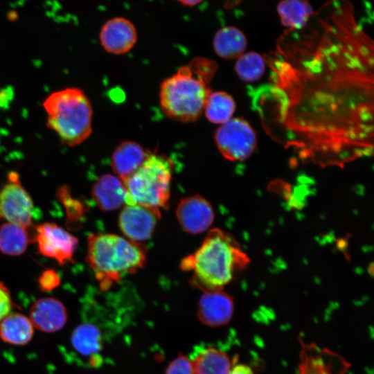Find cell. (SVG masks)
I'll return each mask as SVG.
<instances>
[{"label": "cell", "instance_id": "1", "mask_svg": "<svg viewBox=\"0 0 374 374\" xmlns=\"http://www.w3.org/2000/svg\"><path fill=\"white\" fill-rule=\"evenodd\" d=\"M313 26L288 30L265 61L255 99L264 127L302 154L342 161L372 154L373 41L349 1L325 3Z\"/></svg>", "mask_w": 374, "mask_h": 374}, {"label": "cell", "instance_id": "2", "mask_svg": "<svg viewBox=\"0 0 374 374\" xmlns=\"http://www.w3.org/2000/svg\"><path fill=\"white\" fill-rule=\"evenodd\" d=\"M250 262L236 239L220 229H211L201 246L185 257L180 268L193 274L191 284L203 292L222 290Z\"/></svg>", "mask_w": 374, "mask_h": 374}, {"label": "cell", "instance_id": "3", "mask_svg": "<svg viewBox=\"0 0 374 374\" xmlns=\"http://www.w3.org/2000/svg\"><path fill=\"white\" fill-rule=\"evenodd\" d=\"M215 71L206 60L195 57L166 78L160 86L159 103L163 114L182 123L196 121L204 112L211 93L209 82Z\"/></svg>", "mask_w": 374, "mask_h": 374}, {"label": "cell", "instance_id": "4", "mask_svg": "<svg viewBox=\"0 0 374 374\" xmlns=\"http://www.w3.org/2000/svg\"><path fill=\"white\" fill-rule=\"evenodd\" d=\"M146 259L145 247L126 238L112 233L88 237L86 260L102 290L141 269Z\"/></svg>", "mask_w": 374, "mask_h": 374}, {"label": "cell", "instance_id": "5", "mask_svg": "<svg viewBox=\"0 0 374 374\" xmlns=\"http://www.w3.org/2000/svg\"><path fill=\"white\" fill-rule=\"evenodd\" d=\"M46 126L69 147L84 142L92 132L93 109L85 93L68 87L48 94L42 103Z\"/></svg>", "mask_w": 374, "mask_h": 374}, {"label": "cell", "instance_id": "6", "mask_svg": "<svg viewBox=\"0 0 374 374\" xmlns=\"http://www.w3.org/2000/svg\"><path fill=\"white\" fill-rule=\"evenodd\" d=\"M173 172L171 160L165 155L150 152L132 175L123 181L125 204L139 205L157 210L166 208L170 195Z\"/></svg>", "mask_w": 374, "mask_h": 374}, {"label": "cell", "instance_id": "7", "mask_svg": "<svg viewBox=\"0 0 374 374\" xmlns=\"http://www.w3.org/2000/svg\"><path fill=\"white\" fill-rule=\"evenodd\" d=\"M220 154L227 160L244 161L256 149L257 136L251 125L242 118H232L220 125L214 134Z\"/></svg>", "mask_w": 374, "mask_h": 374}, {"label": "cell", "instance_id": "8", "mask_svg": "<svg viewBox=\"0 0 374 374\" xmlns=\"http://www.w3.org/2000/svg\"><path fill=\"white\" fill-rule=\"evenodd\" d=\"M33 211V199L22 186L19 174L10 172L7 182L0 191V221L6 220L28 229L32 225Z\"/></svg>", "mask_w": 374, "mask_h": 374}, {"label": "cell", "instance_id": "9", "mask_svg": "<svg viewBox=\"0 0 374 374\" xmlns=\"http://www.w3.org/2000/svg\"><path fill=\"white\" fill-rule=\"evenodd\" d=\"M35 241L39 252L53 258L60 265L73 262L78 238L55 223L46 222L35 228Z\"/></svg>", "mask_w": 374, "mask_h": 374}, {"label": "cell", "instance_id": "10", "mask_svg": "<svg viewBox=\"0 0 374 374\" xmlns=\"http://www.w3.org/2000/svg\"><path fill=\"white\" fill-rule=\"evenodd\" d=\"M160 217L159 210L125 204L119 215L118 225L127 239L139 243L151 237Z\"/></svg>", "mask_w": 374, "mask_h": 374}, {"label": "cell", "instance_id": "11", "mask_svg": "<svg viewBox=\"0 0 374 374\" xmlns=\"http://www.w3.org/2000/svg\"><path fill=\"white\" fill-rule=\"evenodd\" d=\"M176 217L186 232L198 234L206 231L212 225L215 214L208 200L195 195L180 200L176 209Z\"/></svg>", "mask_w": 374, "mask_h": 374}, {"label": "cell", "instance_id": "12", "mask_svg": "<svg viewBox=\"0 0 374 374\" xmlns=\"http://www.w3.org/2000/svg\"><path fill=\"white\" fill-rule=\"evenodd\" d=\"M105 340L103 330L97 324L83 321L73 330L70 341L75 354L87 361L90 366H97L103 362Z\"/></svg>", "mask_w": 374, "mask_h": 374}, {"label": "cell", "instance_id": "13", "mask_svg": "<svg viewBox=\"0 0 374 374\" xmlns=\"http://www.w3.org/2000/svg\"><path fill=\"white\" fill-rule=\"evenodd\" d=\"M103 48L109 53L121 55L130 51L137 40L134 25L127 19L117 17L107 21L99 34Z\"/></svg>", "mask_w": 374, "mask_h": 374}, {"label": "cell", "instance_id": "14", "mask_svg": "<svg viewBox=\"0 0 374 374\" xmlns=\"http://www.w3.org/2000/svg\"><path fill=\"white\" fill-rule=\"evenodd\" d=\"M233 299L222 290L206 291L197 305L199 321L209 327H219L228 323L233 314Z\"/></svg>", "mask_w": 374, "mask_h": 374}, {"label": "cell", "instance_id": "15", "mask_svg": "<svg viewBox=\"0 0 374 374\" xmlns=\"http://www.w3.org/2000/svg\"><path fill=\"white\" fill-rule=\"evenodd\" d=\"M37 329L54 332L62 329L67 321L64 304L57 299L45 297L37 300L31 306L28 317Z\"/></svg>", "mask_w": 374, "mask_h": 374}, {"label": "cell", "instance_id": "16", "mask_svg": "<svg viewBox=\"0 0 374 374\" xmlns=\"http://www.w3.org/2000/svg\"><path fill=\"white\" fill-rule=\"evenodd\" d=\"M189 359L195 374H229L235 365L226 353L205 344L195 346Z\"/></svg>", "mask_w": 374, "mask_h": 374}, {"label": "cell", "instance_id": "17", "mask_svg": "<svg viewBox=\"0 0 374 374\" xmlns=\"http://www.w3.org/2000/svg\"><path fill=\"white\" fill-rule=\"evenodd\" d=\"M149 153V150L136 142L123 141L112 155V169L117 177L124 181L140 168Z\"/></svg>", "mask_w": 374, "mask_h": 374}, {"label": "cell", "instance_id": "18", "mask_svg": "<svg viewBox=\"0 0 374 374\" xmlns=\"http://www.w3.org/2000/svg\"><path fill=\"white\" fill-rule=\"evenodd\" d=\"M91 195L103 211L116 210L125 204V189L123 181L117 176L107 174L93 184Z\"/></svg>", "mask_w": 374, "mask_h": 374}, {"label": "cell", "instance_id": "19", "mask_svg": "<svg viewBox=\"0 0 374 374\" xmlns=\"http://www.w3.org/2000/svg\"><path fill=\"white\" fill-rule=\"evenodd\" d=\"M247 46L245 35L234 26H225L219 29L213 37L214 51L223 59H238L244 53Z\"/></svg>", "mask_w": 374, "mask_h": 374}, {"label": "cell", "instance_id": "20", "mask_svg": "<svg viewBox=\"0 0 374 374\" xmlns=\"http://www.w3.org/2000/svg\"><path fill=\"white\" fill-rule=\"evenodd\" d=\"M281 24L291 30L304 28L315 14L312 6L305 0H284L276 7Z\"/></svg>", "mask_w": 374, "mask_h": 374}, {"label": "cell", "instance_id": "21", "mask_svg": "<svg viewBox=\"0 0 374 374\" xmlns=\"http://www.w3.org/2000/svg\"><path fill=\"white\" fill-rule=\"evenodd\" d=\"M33 332L30 319L19 312L10 313L0 323V338L8 344L25 345Z\"/></svg>", "mask_w": 374, "mask_h": 374}, {"label": "cell", "instance_id": "22", "mask_svg": "<svg viewBox=\"0 0 374 374\" xmlns=\"http://www.w3.org/2000/svg\"><path fill=\"white\" fill-rule=\"evenodd\" d=\"M28 229L5 222L0 226V252L8 256L21 255L30 242Z\"/></svg>", "mask_w": 374, "mask_h": 374}, {"label": "cell", "instance_id": "23", "mask_svg": "<svg viewBox=\"0 0 374 374\" xmlns=\"http://www.w3.org/2000/svg\"><path fill=\"white\" fill-rule=\"evenodd\" d=\"M235 109V103L233 97L222 91H214L209 94L204 108L207 120L215 124L222 125L232 118Z\"/></svg>", "mask_w": 374, "mask_h": 374}, {"label": "cell", "instance_id": "24", "mask_svg": "<svg viewBox=\"0 0 374 374\" xmlns=\"http://www.w3.org/2000/svg\"><path fill=\"white\" fill-rule=\"evenodd\" d=\"M266 61L260 54L250 51L240 56L235 62V70L244 82L259 80L265 71Z\"/></svg>", "mask_w": 374, "mask_h": 374}, {"label": "cell", "instance_id": "25", "mask_svg": "<svg viewBox=\"0 0 374 374\" xmlns=\"http://www.w3.org/2000/svg\"><path fill=\"white\" fill-rule=\"evenodd\" d=\"M57 197L66 208L67 222L69 225L78 222L84 213L80 201L72 197L69 188L66 185L57 189Z\"/></svg>", "mask_w": 374, "mask_h": 374}, {"label": "cell", "instance_id": "26", "mask_svg": "<svg viewBox=\"0 0 374 374\" xmlns=\"http://www.w3.org/2000/svg\"><path fill=\"white\" fill-rule=\"evenodd\" d=\"M165 374H195V372L189 357L181 354L170 363Z\"/></svg>", "mask_w": 374, "mask_h": 374}, {"label": "cell", "instance_id": "27", "mask_svg": "<svg viewBox=\"0 0 374 374\" xmlns=\"http://www.w3.org/2000/svg\"><path fill=\"white\" fill-rule=\"evenodd\" d=\"M38 283L43 291H51L60 285V280L57 273L53 269H47L42 271Z\"/></svg>", "mask_w": 374, "mask_h": 374}, {"label": "cell", "instance_id": "28", "mask_svg": "<svg viewBox=\"0 0 374 374\" xmlns=\"http://www.w3.org/2000/svg\"><path fill=\"white\" fill-rule=\"evenodd\" d=\"M12 302L10 293L8 287L0 282V323L10 313Z\"/></svg>", "mask_w": 374, "mask_h": 374}, {"label": "cell", "instance_id": "29", "mask_svg": "<svg viewBox=\"0 0 374 374\" xmlns=\"http://www.w3.org/2000/svg\"><path fill=\"white\" fill-rule=\"evenodd\" d=\"M13 97L11 89L6 88L0 90V110L8 106Z\"/></svg>", "mask_w": 374, "mask_h": 374}, {"label": "cell", "instance_id": "30", "mask_svg": "<svg viewBox=\"0 0 374 374\" xmlns=\"http://www.w3.org/2000/svg\"><path fill=\"white\" fill-rule=\"evenodd\" d=\"M229 374H254L251 368L245 364H235Z\"/></svg>", "mask_w": 374, "mask_h": 374}, {"label": "cell", "instance_id": "31", "mask_svg": "<svg viewBox=\"0 0 374 374\" xmlns=\"http://www.w3.org/2000/svg\"><path fill=\"white\" fill-rule=\"evenodd\" d=\"M179 2L180 3H181L184 6L193 7V6H195L197 5L198 3H201V1H194V0L188 1V0H186V1H179Z\"/></svg>", "mask_w": 374, "mask_h": 374}]
</instances>
